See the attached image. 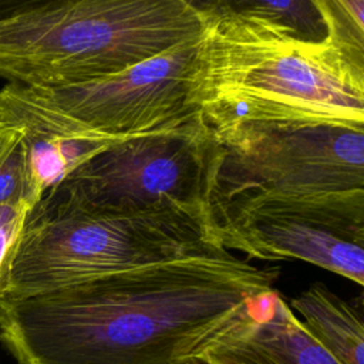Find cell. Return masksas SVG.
<instances>
[{"label": "cell", "instance_id": "6da1fadb", "mask_svg": "<svg viewBox=\"0 0 364 364\" xmlns=\"http://www.w3.org/2000/svg\"><path fill=\"white\" fill-rule=\"evenodd\" d=\"M279 274L212 247L1 299L0 343L17 364H188L274 290Z\"/></svg>", "mask_w": 364, "mask_h": 364}, {"label": "cell", "instance_id": "7a4b0ae2", "mask_svg": "<svg viewBox=\"0 0 364 364\" xmlns=\"http://www.w3.org/2000/svg\"><path fill=\"white\" fill-rule=\"evenodd\" d=\"M203 31L191 104L209 127L333 124L364 129V57L307 41L237 1H198Z\"/></svg>", "mask_w": 364, "mask_h": 364}, {"label": "cell", "instance_id": "3957f363", "mask_svg": "<svg viewBox=\"0 0 364 364\" xmlns=\"http://www.w3.org/2000/svg\"><path fill=\"white\" fill-rule=\"evenodd\" d=\"M200 37L122 73L85 82H7L0 90V122L21 132L38 189L51 188L97 146L200 117V109L191 104Z\"/></svg>", "mask_w": 364, "mask_h": 364}, {"label": "cell", "instance_id": "277c9868", "mask_svg": "<svg viewBox=\"0 0 364 364\" xmlns=\"http://www.w3.org/2000/svg\"><path fill=\"white\" fill-rule=\"evenodd\" d=\"M202 31L195 0H0V77L27 87L85 82Z\"/></svg>", "mask_w": 364, "mask_h": 364}, {"label": "cell", "instance_id": "5b68a950", "mask_svg": "<svg viewBox=\"0 0 364 364\" xmlns=\"http://www.w3.org/2000/svg\"><path fill=\"white\" fill-rule=\"evenodd\" d=\"M220 247L208 226L175 210L119 212L80 203L57 186L30 208L3 299H24Z\"/></svg>", "mask_w": 364, "mask_h": 364}, {"label": "cell", "instance_id": "8992f818", "mask_svg": "<svg viewBox=\"0 0 364 364\" xmlns=\"http://www.w3.org/2000/svg\"><path fill=\"white\" fill-rule=\"evenodd\" d=\"M209 128L206 213L213 240L220 226L260 206L364 202V129L273 122Z\"/></svg>", "mask_w": 364, "mask_h": 364}, {"label": "cell", "instance_id": "52a82bcc", "mask_svg": "<svg viewBox=\"0 0 364 364\" xmlns=\"http://www.w3.org/2000/svg\"><path fill=\"white\" fill-rule=\"evenodd\" d=\"M210 141V128L200 115L176 128L97 146L53 186L91 208L175 210L209 229Z\"/></svg>", "mask_w": 364, "mask_h": 364}, {"label": "cell", "instance_id": "ba28073f", "mask_svg": "<svg viewBox=\"0 0 364 364\" xmlns=\"http://www.w3.org/2000/svg\"><path fill=\"white\" fill-rule=\"evenodd\" d=\"M225 250L262 260H303L364 284V202L266 205L215 232Z\"/></svg>", "mask_w": 364, "mask_h": 364}, {"label": "cell", "instance_id": "9c48e42d", "mask_svg": "<svg viewBox=\"0 0 364 364\" xmlns=\"http://www.w3.org/2000/svg\"><path fill=\"white\" fill-rule=\"evenodd\" d=\"M202 357L212 364H338L276 290L257 300Z\"/></svg>", "mask_w": 364, "mask_h": 364}, {"label": "cell", "instance_id": "30bf717a", "mask_svg": "<svg viewBox=\"0 0 364 364\" xmlns=\"http://www.w3.org/2000/svg\"><path fill=\"white\" fill-rule=\"evenodd\" d=\"M310 336L338 363L364 364V323L361 307L341 299L323 283H313L291 299Z\"/></svg>", "mask_w": 364, "mask_h": 364}, {"label": "cell", "instance_id": "8fae6325", "mask_svg": "<svg viewBox=\"0 0 364 364\" xmlns=\"http://www.w3.org/2000/svg\"><path fill=\"white\" fill-rule=\"evenodd\" d=\"M237 1V0H236ZM249 14L286 28L291 34L307 41H324L327 24L317 0L296 1H237Z\"/></svg>", "mask_w": 364, "mask_h": 364}, {"label": "cell", "instance_id": "7c38bea8", "mask_svg": "<svg viewBox=\"0 0 364 364\" xmlns=\"http://www.w3.org/2000/svg\"><path fill=\"white\" fill-rule=\"evenodd\" d=\"M41 195L31 172L21 132L16 128L13 139L0 154V206L31 208Z\"/></svg>", "mask_w": 364, "mask_h": 364}, {"label": "cell", "instance_id": "4fadbf2b", "mask_svg": "<svg viewBox=\"0 0 364 364\" xmlns=\"http://www.w3.org/2000/svg\"><path fill=\"white\" fill-rule=\"evenodd\" d=\"M327 36L341 48L364 57V0H317Z\"/></svg>", "mask_w": 364, "mask_h": 364}, {"label": "cell", "instance_id": "5bb4252c", "mask_svg": "<svg viewBox=\"0 0 364 364\" xmlns=\"http://www.w3.org/2000/svg\"><path fill=\"white\" fill-rule=\"evenodd\" d=\"M28 210V206H0V300L4 296L10 263Z\"/></svg>", "mask_w": 364, "mask_h": 364}, {"label": "cell", "instance_id": "9a60e30c", "mask_svg": "<svg viewBox=\"0 0 364 364\" xmlns=\"http://www.w3.org/2000/svg\"><path fill=\"white\" fill-rule=\"evenodd\" d=\"M14 134H16V128L7 127L0 122V154L4 151L7 144L13 139Z\"/></svg>", "mask_w": 364, "mask_h": 364}, {"label": "cell", "instance_id": "2e32d148", "mask_svg": "<svg viewBox=\"0 0 364 364\" xmlns=\"http://www.w3.org/2000/svg\"><path fill=\"white\" fill-rule=\"evenodd\" d=\"M188 364H212V363H209L206 358H203V357L200 355V357L193 358V360H192V361H189Z\"/></svg>", "mask_w": 364, "mask_h": 364}, {"label": "cell", "instance_id": "e0dca14e", "mask_svg": "<svg viewBox=\"0 0 364 364\" xmlns=\"http://www.w3.org/2000/svg\"><path fill=\"white\" fill-rule=\"evenodd\" d=\"M0 344H1V343H0Z\"/></svg>", "mask_w": 364, "mask_h": 364}]
</instances>
